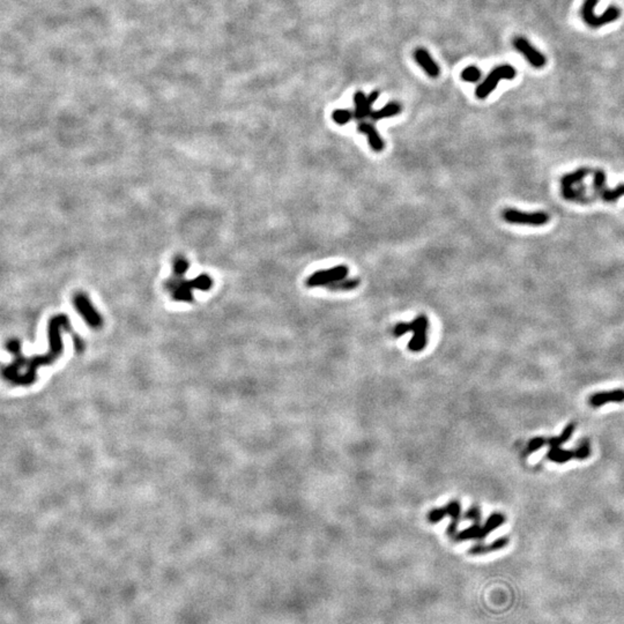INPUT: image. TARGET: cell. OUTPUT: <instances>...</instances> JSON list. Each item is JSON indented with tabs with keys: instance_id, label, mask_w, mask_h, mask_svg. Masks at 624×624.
Wrapping results in <instances>:
<instances>
[{
	"instance_id": "cell-5",
	"label": "cell",
	"mask_w": 624,
	"mask_h": 624,
	"mask_svg": "<svg viewBox=\"0 0 624 624\" xmlns=\"http://www.w3.org/2000/svg\"><path fill=\"white\" fill-rule=\"evenodd\" d=\"M503 219L512 224L521 226H544L550 221V215L545 212H521L515 208H506L503 210Z\"/></svg>"
},
{
	"instance_id": "cell-26",
	"label": "cell",
	"mask_w": 624,
	"mask_h": 624,
	"mask_svg": "<svg viewBox=\"0 0 624 624\" xmlns=\"http://www.w3.org/2000/svg\"><path fill=\"white\" fill-rule=\"evenodd\" d=\"M573 452H575V459H578V460H585L589 458L591 456V445L589 440L582 439L577 449L573 450Z\"/></svg>"
},
{
	"instance_id": "cell-1",
	"label": "cell",
	"mask_w": 624,
	"mask_h": 624,
	"mask_svg": "<svg viewBox=\"0 0 624 624\" xmlns=\"http://www.w3.org/2000/svg\"><path fill=\"white\" fill-rule=\"evenodd\" d=\"M61 328H65L66 331L71 332L73 340H74V347L76 352H84V342H82L79 336L75 334V332L73 333L70 325V319H68L67 316L64 314L54 316V317L50 319L48 326L50 352L47 353L45 355L35 356L33 359L28 360V363H27V373L25 375H16L12 379L8 380V382L12 383L13 385H19V386H28V385H31L36 380V373H37V369L41 365L51 364L62 355L63 342L61 337Z\"/></svg>"
},
{
	"instance_id": "cell-28",
	"label": "cell",
	"mask_w": 624,
	"mask_h": 624,
	"mask_svg": "<svg viewBox=\"0 0 624 624\" xmlns=\"http://www.w3.org/2000/svg\"><path fill=\"white\" fill-rule=\"evenodd\" d=\"M468 516H470V519H473L478 521L480 519V511L478 508H473L472 510L468 513Z\"/></svg>"
},
{
	"instance_id": "cell-12",
	"label": "cell",
	"mask_w": 624,
	"mask_h": 624,
	"mask_svg": "<svg viewBox=\"0 0 624 624\" xmlns=\"http://www.w3.org/2000/svg\"><path fill=\"white\" fill-rule=\"evenodd\" d=\"M609 402H624V389L617 388L608 392H598L591 396L589 403L592 407H601Z\"/></svg>"
},
{
	"instance_id": "cell-25",
	"label": "cell",
	"mask_w": 624,
	"mask_h": 624,
	"mask_svg": "<svg viewBox=\"0 0 624 624\" xmlns=\"http://www.w3.org/2000/svg\"><path fill=\"white\" fill-rule=\"evenodd\" d=\"M481 76H482V72H481L478 67L476 66H470L466 67L465 70L461 72V77L462 80H465L467 82H478Z\"/></svg>"
},
{
	"instance_id": "cell-4",
	"label": "cell",
	"mask_w": 624,
	"mask_h": 624,
	"mask_svg": "<svg viewBox=\"0 0 624 624\" xmlns=\"http://www.w3.org/2000/svg\"><path fill=\"white\" fill-rule=\"evenodd\" d=\"M517 75V72L515 70V67L511 65H502L498 67H495L494 70L489 73L488 76L485 77L483 80V82H481V84L478 86V88H476L475 94L478 96V99L483 100L485 98H488V96L493 93L494 89L496 88L498 82L501 80H512L515 79Z\"/></svg>"
},
{
	"instance_id": "cell-22",
	"label": "cell",
	"mask_w": 624,
	"mask_h": 624,
	"mask_svg": "<svg viewBox=\"0 0 624 624\" xmlns=\"http://www.w3.org/2000/svg\"><path fill=\"white\" fill-rule=\"evenodd\" d=\"M172 268H173V275H175V277L183 278L184 277V274L187 272V269H189V261H187L183 256H177L173 258Z\"/></svg>"
},
{
	"instance_id": "cell-21",
	"label": "cell",
	"mask_w": 624,
	"mask_h": 624,
	"mask_svg": "<svg viewBox=\"0 0 624 624\" xmlns=\"http://www.w3.org/2000/svg\"><path fill=\"white\" fill-rule=\"evenodd\" d=\"M504 522H505V517L501 515V513H494L493 516L489 517V519L483 526V531H484L485 535L489 534L490 532L498 529V527L502 526Z\"/></svg>"
},
{
	"instance_id": "cell-7",
	"label": "cell",
	"mask_w": 624,
	"mask_h": 624,
	"mask_svg": "<svg viewBox=\"0 0 624 624\" xmlns=\"http://www.w3.org/2000/svg\"><path fill=\"white\" fill-rule=\"evenodd\" d=\"M348 273H349V269L346 265H339L328 269L318 270V272H315L307 278L306 286L327 287L328 284L347 279Z\"/></svg>"
},
{
	"instance_id": "cell-17",
	"label": "cell",
	"mask_w": 624,
	"mask_h": 624,
	"mask_svg": "<svg viewBox=\"0 0 624 624\" xmlns=\"http://www.w3.org/2000/svg\"><path fill=\"white\" fill-rule=\"evenodd\" d=\"M400 112H401V105L399 104V103L392 102V103L386 104L382 109L376 110V111L371 112L369 118L373 119L374 122H378V121H380V119H383V118H388V117L397 116V114H399Z\"/></svg>"
},
{
	"instance_id": "cell-24",
	"label": "cell",
	"mask_w": 624,
	"mask_h": 624,
	"mask_svg": "<svg viewBox=\"0 0 624 624\" xmlns=\"http://www.w3.org/2000/svg\"><path fill=\"white\" fill-rule=\"evenodd\" d=\"M332 118L339 125H346V124L349 123L352 119L354 118V112L346 109H337L333 111Z\"/></svg>"
},
{
	"instance_id": "cell-9",
	"label": "cell",
	"mask_w": 624,
	"mask_h": 624,
	"mask_svg": "<svg viewBox=\"0 0 624 624\" xmlns=\"http://www.w3.org/2000/svg\"><path fill=\"white\" fill-rule=\"evenodd\" d=\"M512 43L517 51H519L533 67L542 68L547 64V58L544 57V54L541 53L538 49H535L529 40L522 37V36H517L512 41Z\"/></svg>"
},
{
	"instance_id": "cell-27",
	"label": "cell",
	"mask_w": 624,
	"mask_h": 624,
	"mask_svg": "<svg viewBox=\"0 0 624 624\" xmlns=\"http://www.w3.org/2000/svg\"><path fill=\"white\" fill-rule=\"evenodd\" d=\"M547 445V438L544 437H534L532 438L529 444H527V449L526 452L527 453H533L535 451H539L540 449H542L543 446Z\"/></svg>"
},
{
	"instance_id": "cell-19",
	"label": "cell",
	"mask_w": 624,
	"mask_h": 624,
	"mask_svg": "<svg viewBox=\"0 0 624 624\" xmlns=\"http://www.w3.org/2000/svg\"><path fill=\"white\" fill-rule=\"evenodd\" d=\"M576 423H570L568 424L564 430L562 431V434L558 436V437H550L547 439V445H549L550 447H559L562 444L567 443L569 439L571 438V436L573 435L576 430Z\"/></svg>"
},
{
	"instance_id": "cell-20",
	"label": "cell",
	"mask_w": 624,
	"mask_h": 624,
	"mask_svg": "<svg viewBox=\"0 0 624 624\" xmlns=\"http://www.w3.org/2000/svg\"><path fill=\"white\" fill-rule=\"evenodd\" d=\"M359 284H360V280L356 278H353V279H345V280H341V281L331 283V284H328L326 288L333 291H347V290H353V289H356L357 287H359Z\"/></svg>"
},
{
	"instance_id": "cell-14",
	"label": "cell",
	"mask_w": 624,
	"mask_h": 624,
	"mask_svg": "<svg viewBox=\"0 0 624 624\" xmlns=\"http://www.w3.org/2000/svg\"><path fill=\"white\" fill-rule=\"evenodd\" d=\"M414 57L417 64L423 68L426 74L431 77H437L439 75V66L437 65L429 52L424 49H417L414 52Z\"/></svg>"
},
{
	"instance_id": "cell-15",
	"label": "cell",
	"mask_w": 624,
	"mask_h": 624,
	"mask_svg": "<svg viewBox=\"0 0 624 624\" xmlns=\"http://www.w3.org/2000/svg\"><path fill=\"white\" fill-rule=\"evenodd\" d=\"M411 326L415 333V336L411 342V347L413 349H420L425 343V331L426 327H428V320H426L424 316H420V317H417L414 322L412 323Z\"/></svg>"
},
{
	"instance_id": "cell-13",
	"label": "cell",
	"mask_w": 624,
	"mask_h": 624,
	"mask_svg": "<svg viewBox=\"0 0 624 624\" xmlns=\"http://www.w3.org/2000/svg\"><path fill=\"white\" fill-rule=\"evenodd\" d=\"M357 131H359L360 133H364V134H366V136H368L369 145L371 148H373V150L379 153V151H382L384 149V147H385L384 141L382 138H380L379 133L377 132V130H376L373 124L364 122V121L361 122L359 124V126H357Z\"/></svg>"
},
{
	"instance_id": "cell-6",
	"label": "cell",
	"mask_w": 624,
	"mask_h": 624,
	"mask_svg": "<svg viewBox=\"0 0 624 624\" xmlns=\"http://www.w3.org/2000/svg\"><path fill=\"white\" fill-rule=\"evenodd\" d=\"M590 172V169L586 168H581L578 169L575 172L569 173V175H566L562 178V194L566 199L568 200H572V201H581V203H586L587 199L585 197V192L584 189H576L575 185H577L578 183H580L584 178L587 176V173Z\"/></svg>"
},
{
	"instance_id": "cell-18",
	"label": "cell",
	"mask_w": 624,
	"mask_h": 624,
	"mask_svg": "<svg viewBox=\"0 0 624 624\" xmlns=\"http://www.w3.org/2000/svg\"><path fill=\"white\" fill-rule=\"evenodd\" d=\"M547 458L553 462L566 463L568 461H570L571 459L575 458V452L569 451V450L561 449V446L552 447L547 453Z\"/></svg>"
},
{
	"instance_id": "cell-2",
	"label": "cell",
	"mask_w": 624,
	"mask_h": 624,
	"mask_svg": "<svg viewBox=\"0 0 624 624\" xmlns=\"http://www.w3.org/2000/svg\"><path fill=\"white\" fill-rule=\"evenodd\" d=\"M213 286V280L207 274H201L193 280L172 277L166 282V288L172 292V298L177 302H193L192 290H209Z\"/></svg>"
},
{
	"instance_id": "cell-3",
	"label": "cell",
	"mask_w": 624,
	"mask_h": 624,
	"mask_svg": "<svg viewBox=\"0 0 624 624\" xmlns=\"http://www.w3.org/2000/svg\"><path fill=\"white\" fill-rule=\"evenodd\" d=\"M599 0H585L580 10L582 21L593 29L600 28V27L610 24V22L616 21L622 13L617 6H609L602 14L595 15L594 10Z\"/></svg>"
},
{
	"instance_id": "cell-10",
	"label": "cell",
	"mask_w": 624,
	"mask_h": 624,
	"mask_svg": "<svg viewBox=\"0 0 624 624\" xmlns=\"http://www.w3.org/2000/svg\"><path fill=\"white\" fill-rule=\"evenodd\" d=\"M593 187L595 193L606 203H614L624 196V184L618 185L612 190H608L606 187V173L601 170L594 171Z\"/></svg>"
},
{
	"instance_id": "cell-23",
	"label": "cell",
	"mask_w": 624,
	"mask_h": 624,
	"mask_svg": "<svg viewBox=\"0 0 624 624\" xmlns=\"http://www.w3.org/2000/svg\"><path fill=\"white\" fill-rule=\"evenodd\" d=\"M485 533L483 527L480 526H472L471 529L463 531L462 533L459 534L458 540H470V539H484Z\"/></svg>"
},
{
	"instance_id": "cell-11",
	"label": "cell",
	"mask_w": 624,
	"mask_h": 624,
	"mask_svg": "<svg viewBox=\"0 0 624 624\" xmlns=\"http://www.w3.org/2000/svg\"><path fill=\"white\" fill-rule=\"evenodd\" d=\"M378 98H379V91H377V90L373 91V93H371L368 98L364 95L363 91H357L354 96V102H355L354 118L360 122H363L365 118L370 117L371 112H373L371 107H373V104L376 102V100H377Z\"/></svg>"
},
{
	"instance_id": "cell-16",
	"label": "cell",
	"mask_w": 624,
	"mask_h": 624,
	"mask_svg": "<svg viewBox=\"0 0 624 624\" xmlns=\"http://www.w3.org/2000/svg\"><path fill=\"white\" fill-rule=\"evenodd\" d=\"M509 542H510V539L506 538V536H503V538L495 540L494 542L489 544H476L473 548H471L470 553L472 555H483L487 553L497 552L499 549L505 548Z\"/></svg>"
},
{
	"instance_id": "cell-8",
	"label": "cell",
	"mask_w": 624,
	"mask_h": 624,
	"mask_svg": "<svg viewBox=\"0 0 624 624\" xmlns=\"http://www.w3.org/2000/svg\"><path fill=\"white\" fill-rule=\"evenodd\" d=\"M73 304L76 311L79 312L82 318L86 320V323L93 328H99L102 326L103 319L100 314L96 311L95 307L91 304L89 298L87 295L82 292H77L73 297Z\"/></svg>"
}]
</instances>
